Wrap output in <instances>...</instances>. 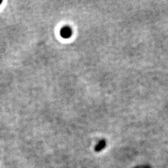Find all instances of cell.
I'll return each mask as SVG.
<instances>
[{
	"mask_svg": "<svg viewBox=\"0 0 168 168\" xmlns=\"http://www.w3.org/2000/svg\"><path fill=\"white\" fill-rule=\"evenodd\" d=\"M2 3V0H0V4H1Z\"/></svg>",
	"mask_w": 168,
	"mask_h": 168,
	"instance_id": "2",
	"label": "cell"
},
{
	"mask_svg": "<svg viewBox=\"0 0 168 168\" xmlns=\"http://www.w3.org/2000/svg\"><path fill=\"white\" fill-rule=\"evenodd\" d=\"M105 144H106V143H105L104 141H101V142L99 143V144H98V146H96L95 151H99L102 150V148H104V147L105 146Z\"/></svg>",
	"mask_w": 168,
	"mask_h": 168,
	"instance_id": "1",
	"label": "cell"
}]
</instances>
